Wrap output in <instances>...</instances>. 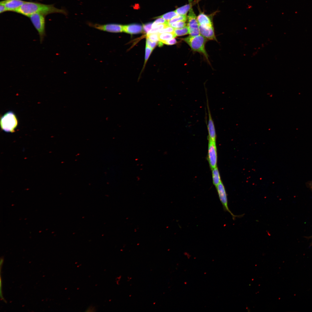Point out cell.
Listing matches in <instances>:
<instances>
[{"label": "cell", "instance_id": "6da1fadb", "mask_svg": "<svg viewBox=\"0 0 312 312\" xmlns=\"http://www.w3.org/2000/svg\"><path fill=\"white\" fill-rule=\"evenodd\" d=\"M16 12L28 17L36 13L42 14L46 16L55 13H61L65 15H67L68 14L66 10L57 8L53 4L47 5L37 2L26 1Z\"/></svg>", "mask_w": 312, "mask_h": 312}, {"label": "cell", "instance_id": "7a4b0ae2", "mask_svg": "<svg viewBox=\"0 0 312 312\" xmlns=\"http://www.w3.org/2000/svg\"><path fill=\"white\" fill-rule=\"evenodd\" d=\"M182 39L189 45L192 51L202 54L208 59V55L205 48L206 38L200 34L194 36H189Z\"/></svg>", "mask_w": 312, "mask_h": 312}, {"label": "cell", "instance_id": "3957f363", "mask_svg": "<svg viewBox=\"0 0 312 312\" xmlns=\"http://www.w3.org/2000/svg\"><path fill=\"white\" fill-rule=\"evenodd\" d=\"M18 124V121L16 116L12 111L7 112L1 118V129L5 132H14Z\"/></svg>", "mask_w": 312, "mask_h": 312}, {"label": "cell", "instance_id": "277c9868", "mask_svg": "<svg viewBox=\"0 0 312 312\" xmlns=\"http://www.w3.org/2000/svg\"><path fill=\"white\" fill-rule=\"evenodd\" d=\"M46 16L42 14L36 13L31 15L29 17L34 26L38 33L41 43L43 42L46 35Z\"/></svg>", "mask_w": 312, "mask_h": 312}, {"label": "cell", "instance_id": "5b68a950", "mask_svg": "<svg viewBox=\"0 0 312 312\" xmlns=\"http://www.w3.org/2000/svg\"><path fill=\"white\" fill-rule=\"evenodd\" d=\"M187 20V26L190 36H194L200 34L197 17L192 8L189 10Z\"/></svg>", "mask_w": 312, "mask_h": 312}, {"label": "cell", "instance_id": "8992f818", "mask_svg": "<svg viewBox=\"0 0 312 312\" xmlns=\"http://www.w3.org/2000/svg\"><path fill=\"white\" fill-rule=\"evenodd\" d=\"M89 26L98 30L111 33H118L123 31V26L115 23H107L101 24L88 22Z\"/></svg>", "mask_w": 312, "mask_h": 312}, {"label": "cell", "instance_id": "52a82bcc", "mask_svg": "<svg viewBox=\"0 0 312 312\" xmlns=\"http://www.w3.org/2000/svg\"><path fill=\"white\" fill-rule=\"evenodd\" d=\"M208 160L212 170L217 167V153L216 142L208 138Z\"/></svg>", "mask_w": 312, "mask_h": 312}, {"label": "cell", "instance_id": "ba28073f", "mask_svg": "<svg viewBox=\"0 0 312 312\" xmlns=\"http://www.w3.org/2000/svg\"><path fill=\"white\" fill-rule=\"evenodd\" d=\"M25 2L22 0H3L0 4L5 7L8 11L16 12Z\"/></svg>", "mask_w": 312, "mask_h": 312}, {"label": "cell", "instance_id": "9c48e42d", "mask_svg": "<svg viewBox=\"0 0 312 312\" xmlns=\"http://www.w3.org/2000/svg\"><path fill=\"white\" fill-rule=\"evenodd\" d=\"M207 105L208 114V120L207 125L208 138L210 139L212 141L216 142V134L215 127L209 109L208 100L207 97Z\"/></svg>", "mask_w": 312, "mask_h": 312}, {"label": "cell", "instance_id": "30bf717a", "mask_svg": "<svg viewBox=\"0 0 312 312\" xmlns=\"http://www.w3.org/2000/svg\"><path fill=\"white\" fill-rule=\"evenodd\" d=\"M200 35L207 39L216 40L213 27H203L199 25Z\"/></svg>", "mask_w": 312, "mask_h": 312}, {"label": "cell", "instance_id": "8fae6325", "mask_svg": "<svg viewBox=\"0 0 312 312\" xmlns=\"http://www.w3.org/2000/svg\"><path fill=\"white\" fill-rule=\"evenodd\" d=\"M142 30L141 25L138 24H132L123 26V31L131 34H138Z\"/></svg>", "mask_w": 312, "mask_h": 312}, {"label": "cell", "instance_id": "7c38bea8", "mask_svg": "<svg viewBox=\"0 0 312 312\" xmlns=\"http://www.w3.org/2000/svg\"><path fill=\"white\" fill-rule=\"evenodd\" d=\"M198 25L203 27H213L210 19L204 13L200 14L197 17Z\"/></svg>", "mask_w": 312, "mask_h": 312}, {"label": "cell", "instance_id": "4fadbf2b", "mask_svg": "<svg viewBox=\"0 0 312 312\" xmlns=\"http://www.w3.org/2000/svg\"><path fill=\"white\" fill-rule=\"evenodd\" d=\"M159 34V41L163 43L164 41L174 38L176 37L174 32Z\"/></svg>", "mask_w": 312, "mask_h": 312}, {"label": "cell", "instance_id": "5bb4252c", "mask_svg": "<svg viewBox=\"0 0 312 312\" xmlns=\"http://www.w3.org/2000/svg\"><path fill=\"white\" fill-rule=\"evenodd\" d=\"M212 176L213 183L216 187L221 181L217 167L212 169Z\"/></svg>", "mask_w": 312, "mask_h": 312}, {"label": "cell", "instance_id": "9a60e30c", "mask_svg": "<svg viewBox=\"0 0 312 312\" xmlns=\"http://www.w3.org/2000/svg\"><path fill=\"white\" fill-rule=\"evenodd\" d=\"M191 4H189L177 8L175 11L179 15H186L187 12L191 8Z\"/></svg>", "mask_w": 312, "mask_h": 312}, {"label": "cell", "instance_id": "2e32d148", "mask_svg": "<svg viewBox=\"0 0 312 312\" xmlns=\"http://www.w3.org/2000/svg\"><path fill=\"white\" fill-rule=\"evenodd\" d=\"M174 33L176 36H184L189 34L188 29L187 25L180 29H175Z\"/></svg>", "mask_w": 312, "mask_h": 312}, {"label": "cell", "instance_id": "e0dca14e", "mask_svg": "<svg viewBox=\"0 0 312 312\" xmlns=\"http://www.w3.org/2000/svg\"><path fill=\"white\" fill-rule=\"evenodd\" d=\"M169 26L168 23L161 24L158 25L152 28L148 34L157 33L160 30Z\"/></svg>", "mask_w": 312, "mask_h": 312}, {"label": "cell", "instance_id": "ac0fdd59", "mask_svg": "<svg viewBox=\"0 0 312 312\" xmlns=\"http://www.w3.org/2000/svg\"><path fill=\"white\" fill-rule=\"evenodd\" d=\"M178 15L179 14H178L175 11L168 12L159 16V17L162 18L165 20L168 21Z\"/></svg>", "mask_w": 312, "mask_h": 312}, {"label": "cell", "instance_id": "d6986e66", "mask_svg": "<svg viewBox=\"0 0 312 312\" xmlns=\"http://www.w3.org/2000/svg\"><path fill=\"white\" fill-rule=\"evenodd\" d=\"M187 17L186 15H179L178 16L174 17L170 20L168 21V24L169 25L172 23L180 21H186L187 20Z\"/></svg>", "mask_w": 312, "mask_h": 312}, {"label": "cell", "instance_id": "ffe728a7", "mask_svg": "<svg viewBox=\"0 0 312 312\" xmlns=\"http://www.w3.org/2000/svg\"><path fill=\"white\" fill-rule=\"evenodd\" d=\"M186 25L185 21H177L169 25V26L174 29L182 28Z\"/></svg>", "mask_w": 312, "mask_h": 312}, {"label": "cell", "instance_id": "44dd1931", "mask_svg": "<svg viewBox=\"0 0 312 312\" xmlns=\"http://www.w3.org/2000/svg\"><path fill=\"white\" fill-rule=\"evenodd\" d=\"M147 37L151 41L153 42H157L159 41V34L158 33L148 34Z\"/></svg>", "mask_w": 312, "mask_h": 312}, {"label": "cell", "instance_id": "7402d4cb", "mask_svg": "<svg viewBox=\"0 0 312 312\" xmlns=\"http://www.w3.org/2000/svg\"><path fill=\"white\" fill-rule=\"evenodd\" d=\"M168 23V21L162 18H158L153 23L152 27L153 28L159 24Z\"/></svg>", "mask_w": 312, "mask_h": 312}, {"label": "cell", "instance_id": "603a6c76", "mask_svg": "<svg viewBox=\"0 0 312 312\" xmlns=\"http://www.w3.org/2000/svg\"><path fill=\"white\" fill-rule=\"evenodd\" d=\"M174 29L170 26H168L160 30L158 33L159 34L164 33H172L174 32Z\"/></svg>", "mask_w": 312, "mask_h": 312}, {"label": "cell", "instance_id": "cb8c5ba5", "mask_svg": "<svg viewBox=\"0 0 312 312\" xmlns=\"http://www.w3.org/2000/svg\"><path fill=\"white\" fill-rule=\"evenodd\" d=\"M153 49L146 45L145 49V64L146 62L148 59L150 54L152 51Z\"/></svg>", "mask_w": 312, "mask_h": 312}, {"label": "cell", "instance_id": "d4e9b609", "mask_svg": "<svg viewBox=\"0 0 312 312\" xmlns=\"http://www.w3.org/2000/svg\"><path fill=\"white\" fill-rule=\"evenodd\" d=\"M146 44V45L153 49L156 46L157 42L152 41L147 38Z\"/></svg>", "mask_w": 312, "mask_h": 312}, {"label": "cell", "instance_id": "484cf974", "mask_svg": "<svg viewBox=\"0 0 312 312\" xmlns=\"http://www.w3.org/2000/svg\"><path fill=\"white\" fill-rule=\"evenodd\" d=\"M153 23H150L143 25V28L145 32L148 34L151 29Z\"/></svg>", "mask_w": 312, "mask_h": 312}, {"label": "cell", "instance_id": "4316f807", "mask_svg": "<svg viewBox=\"0 0 312 312\" xmlns=\"http://www.w3.org/2000/svg\"><path fill=\"white\" fill-rule=\"evenodd\" d=\"M177 42L176 40L174 38L166 41L163 43L168 45H173L176 44Z\"/></svg>", "mask_w": 312, "mask_h": 312}, {"label": "cell", "instance_id": "83f0119b", "mask_svg": "<svg viewBox=\"0 0 312 312\" xmlns=\"http://www.w3.org/2000/svg\"><path fill=\"white\" fill-rule=\"evenodd\" d=\"M8 11L6 7L3 5L0 4V13L1 14Z\"/></svg>", "mask_w": 312, "mask_h": 312}, {"label": "cell", "instance_id": "f1b7e54d", "mask_svg": "<svg viewBox=\"0 0 312 312\" xmlns=\"http://www.w3.org/2000/svg\"><path fill=\"white\" fill-rule=\"evenodd\" d=\"M306 185L312 192V180L309 181L306 183Z\"/></svg>", "mask_w": 312, "mask_h": 312}]
</instances>
